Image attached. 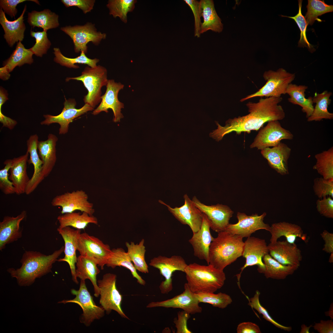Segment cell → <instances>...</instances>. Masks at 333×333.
I'll use <instances>...</instances> for the list:
<instances>
[{"label": "cell", "instance_id": "cell-1", "mask_svg": "<svg viewBox=\"0 0 333 333\" xmlns=\"http://www.w3.org/2000/svg\"><path fill=\"white\" fill-rule=\"evenodd\" d=\"M282 100L281 97H261L257 102H249L246 104L248 114L229 119L224 126L215 121L217 128L210 133L209 136L219 142L232 132H235L238 135L242 132L250 133L252 130H259L266 122L282 120L285 117L284 109L279 105Z\"/></svg>", "mask_w": 333, "mask_h": 333}, {"label": "cell", "instance_id": "cell-2", "mask_svg": "<svg viewBox=\"0 0 333 333\" xmlns=\"http://www.w3.org/2000/svg\"><path fill=\"white\" fill-rule=\"evenodd\" d=\"M64 247L55 251L49 255L39 252L26 251L20 260L21 266L15 269L10 268L7 271L11 277L15 278L20 286H28L35 279L51 272L52 265L64 251Z\"/></svg>", "mask_w": 333, "mask_h": 333}, {"label": "cell", "instance_id": "cell-3", "mask_svg": "<svg viewBox=\"0 0 333 333\" xmlns=\"http://www.w3.org/2000/svg\"><path fill=\"white\" fill-rule=\"evenodd\" d=\"M209 249V264L221 270L242 256L243 238L225 231L218 232Z\"/></svg>", "mask_w": 333, "mask_h": 333}, {"label": "cell", "instance_id": "cell-4", "mask_svg": "<svg viewBox=\"0 0 333 333\" xmlns=\"http://www.w3.org/2000/svg\"><path fill=\"white\" fill-rule=\"evenodd\" d=\"M186 283L195 293H214L224 285L226 279L223 270L209 264L207 265L196 263L188 265L185 269Z\"/></svg>", "mask_w": 333, "mask_h": 333}, {"label": "cell", "instance_id": "cell-5", "mask_svg": "<svg viewBox=\"0 0 333 333\" xmlns=\"http://www.w3.org/2000/svg\"><path fill=\"white\" fill-rule=\"evenodd\" d=\"M74 80L81 81L88 92L84 97V101L94 108L101 101L102 87L106 86L108 80L107 70L100 65L94 67H86L81 76L75 77H68L66 81Z\"/></svg>", "mask_w": 333, "mask_h": 333}, {"label": "cell", "instance_id": "cell-6", "mask_svg": "<svg viewBox=\"0 0 333 333\" xmlns=\"http://www.w3.org/2000/svg\"><path fill=\"white\" fill-rule=\"evenodd\" d=\"M263 77L266 81L265 84L257 92L241 99L240 102L257 97H281L282 95L286 94L287 88L295 79V75L281 68L276 71H265Z\"/></svg>", "mask_w": 333, "mask_h": 333}, {"label": "cell", "instance_id": "cell-7", "mask_svg": "<svg viewBox=\"0 0 333 333\" xmlns=\"http://www.w3.org/2000/svg\"><path fill=\"white\" fill-rule=\"evenodd\" d=\"M116 274L107 273L97 281L100 290V304L107 314L112 310L122 318L129 319L121 306L122 296L117 288Z\"/></svg>", "mask_w": 333, "mask_h": 333}, {"label": "cell", "instance_id": "cell-8", "mask_svg": "<svg viewBox=\"0 0 333 333\" xmlns=\"http://www.w3.org/2000/svg\"><path fill=\"white\" fill-rule=\"evenodd\" d=\"M71 293L75 296L74 299L64 300L58 303H73L80 306L83 311L80 317V322L88 327L95 320L100 319L104 316L105 310L101 306H98L95 303L93 298L88 290L85 280H81L79 289H72Z\"/></svg>", "mask_w": 333, "mask_h": 333}, {"label": "cell", "instance_id": "cell-9", "mask_svg": "<svg viewBox=\"0 0 333 333\" xmlns=\"http://www.w3.org/2000/svg\"><path fill=\"white\" fill-rule=\"evenodd\" d=\"M60 30L72 39L76 53L82 51L87 53L88 48L87 45L88 43L91 42L97 46L106 37L105 33L97 31L95 24L90 22L83 25L66 26L61 27Z\"/></svg>", "mask_w": 333, "mask_h": 333}, {"label": "cell", "instance_id": "cell-10", "mask_svg": "<svg viewBox=\"0 0 333 333\" xmlns=\"http://www.w3.org/2000/svg\"><path fill=\"white\" fill-rule=\"evenodd\" d=\"M77 250L80 255L91 259L103 269L111 255L109 246L98 238L86 232L80 233L78 239Z\"/></svg>", "mask_w": 333, "mask_h": 333}, {"label": "cell", "instance_id": "cell-11", "mask_svg": "<svg viewBox=\"0 0 333 333\" xmlns=\"http://www.w3.org/2000/svg\"><path fill=\"white\" fill-rule=\"evenodd\" d=\"M149 265L158 269L160 274L165 278L159 286L161 293L163 294L168 293L173 289V273L176 271L184 272L188 265L184 258L179 255L170 257L160 255L151 259Z\"/></svg>", "mask_w": 333, "mask_h": 333}, {"label": "cell", "instance_id": "cell-12", "mask_svg": "<svg viewBox=\"0 0 333 333\" xmlns=\"http://www.w3.org/2000/svg\"><path fill=\"white\" fill-rule=\"evenodd\" d=\"M293 138L292 133L282 127L279 121H270L260 130L250 147L261 150L276 146L283 140H291Z\"/></svg>", "mask_w": 333, "mask_h": 333}, {"label": "cell", "instance_id": "cell-13", "mask_svg": "<svg viewBox=\"0 0 333 333\" xmlns=\"http://www.w3.org/2000/svg\"><path fill=\"white\" fill-rule=\"evenodd\" d=\"M88 198L84 191L77 190L56 195L52 199L51 203L53 206L61 208V214L79 210L93 215L95 209L93 204L88 201Z\"/></svg>", "mask_w": 333, "mask_h": 333}, {"label": "cell", "instance_id": "cell-14", "mask_svg": "<svg viewBox=\"0 0 333 333\" xmlns=\"http://www.w3.org/2000/svg\"><path fill=\"white\" fill-rule=\"evenodd\" d=\"M192 200L206 216L212 229L217 232L225 230L233 213L229 207L220 204L206 205L201 203L195 196H193Z\"/></svg>", "mask_w": 333, "mask_h": 333}, {"label": "cell", "instance_id": "cell-15", "mask_svg": "<svg viewBox=\"0 0 333 333\" xmlns=\"http://www.w3.org/2000/svg\"><path fill=\"white\" fill-rule=\"evenodd\" d=\"M269 253L268 246L265 239L253 236L247 237L244 242L242 256L245 258V263L240 268V273L236 275L238 283L242 272L248 266L257 265L259 272L264 273L265 266L262 259Z\"/></svg>", "mask_w": 333, "mask_h": 333}, {"label": "cell", "instance_id": "cell-16", "mask_svg": "<svg viewBox=\"0 0 333 333\" xmlns=\"http://www.w3.org/2000/svg\"><path fill=\"white\" fill-rule=\"evenodd\" d=\"M64 104V108L59 114L56 116L49 114L43 115L45 119L41 122L40 124L49 125L53 123H58L60 126L59 134H65L68 131L69 124L74 119L88 111L94 110L93 108L87 104H85L80 109L76 108V102L73 99L67 100L65 98Z\"/></svg>", "mask_w": 333, "mask_h": 333}, {"label": "cell", "instance_id": "cell-17", "mask_svg": "<svg viewBox=\"0 0 333 333\" xmlns=\"http://www.w3.org/2000/svg\"><path fill=\"white\" fill-rule=\"evenodd\" d=\"M184 204L182 206L172 208L160 200L159 203L166 206L170 212L182 224L187 225L193 233L200 229L203 222L204 214L194 204L188 195L183 196Z\"/></svg>", "mask_w": 333, "mask_h": 333}, {"label": "cell", "instance_id": "cell-18", "mask_svg": "<svg viewBox=\"0 0 333 333\" xmlns=\"http://www.w3.org/2000/svg\"><path fill=\"white\" fill-rule=\"evenodd\" d=\"M184 289L182 293L171 298L161 301L150 302L146 307L179 308L190 314L201 313L202 308L199 306V303L195 293L191 290L187 283L184 285Z\"/></svg>", "mask_w": 333, "mask_h": 333}, {"label": "cell", "instance_id": "cell-19", "mask_svg": "<svg viewBox=\"0 0 333 333\" xmlns=\"http://www.w3.org/2000/svg\"><path fill=\"white\" fill-rule=\"evenodd\" d=\"M266 215L265 212L260 216L257 214L248 216L244 213L238 212V222L234 224H229L225 231L240 236L243 238L250 236L253 233L260 229L269 232L270 226L263 221Z\"/></svg>", "mask_w": 333, "mask_h": 333}, {"label": "cell", "instance_id": "cell-20", "mask_svg": "<svg viewBox=\"0 0 333 333\" xmlns=\"http://www.w3.org/2000/svg\"><path fill=\"white\" fill-rule=\"evenodd\" d=\"M106 86V92L101 96L100 104L92 114L95 115L102 111L107 113L108 110L111 109L113 113V121L115 122H119L123 117L121 111L124 107V105L118 100V94L119 91L123 89L124 85L120 83L115 82L113 80H109Z\"/></svg>", "mask_w": 333, "mask_h": 333}, {"label": "cell", "instance_id": "cell-21", "mask_svg": "<svg viewBox=\"0 0 333 333\" xmlns=\"http://www.w3.org/2000/svg\"><path fill=\"white\" fill-rule=\"evenodd\" d=\"M270 255L278 261L285 265H289L298 269L302 260L301 252L295 243L291 244L286 240L270 243L268 245Z\"/></svg>", "mask_w": 333, "mask_h": 333}, {"label": "cell", "instance_id": "cell-22", "mask_svg": "<svg viewBox=\"0 0 333 333\" xmlns=\"http://www.w3.org/2000/svg\"><path fill=\"white\" fill-rule=\"evenodd\" d=\"M57 231L61 235L64 242V258L58 259L59 262L65 261L68 264L71 271L72 280L76 283H78L76 276L75 265L77 257L76 256L78 237L81 230L74 229L69 226L62 228H58Z\"/></svg>", "mask_w": 333, "mask_h": 333}, {"label": "cell", "instance_id": "cell-23", "mask_svg": "<svg viewBox=\"0 0 333 333\" xmlns=\"http://www.w3.org/2000/svg\"><path fill=\"white\" fill-rule=\"evenodd\" d=\"M291 150L287 145L281 142L272 148L267 147L261 150V154L271 168L283 175L289 174L288 160Z\"/></svg>", "mask_w": 333, "mask_h": 333}, {"label": "cell", "instance_id": "cell-24", "mask_svg": "<svg viewBox=\"0 0 333 333\" xmlns=\"http://www.w3.org/2000/svg\"><path fill=\"white\" fill-rule=\"evenodd\" d=\"M38 139L37 135L35 134L31 135L27 142V152L30 154L28 162L33 165L34 170L26 188L25 193L27 195L34 191L45 178L42 173L43 162L37 152Z\"/></svg>", "mask_w": 333, "mask_h": 333}, {"label": "cell", "instance_id": "cell-25", "mask_svg": "<svg viewBox=\"0 0 333 333\" xmlns=\"http://www.w3.org/2000/svg\"><path fill=\"white\" fill-rule=\"evenodd\" d=\"M210 228L208 220L204 214L200 229L197 232L193 233L192 237L189 240L193 247L194 255L200 260H205L208 265L209 264L210 245L214 238L211 233Z\"/></svg>", "mask_w": 333, "mask_h": 333}, {"label": "cell", "instance_id": "cell-26", "mask_svg": "<svg viewBox=\"0 0 333 333\" xmlns=\"http://www.w3.org/2000/svg\"><path fill=\"white\" fill-rule=\"evenodd\" d=\"M26 211H23L15 217L6 216L0 222V250L6 245L17 241L22 236L20 223L27 216Z\"/></svg>", "mask_w": 333, "mask_h": 333}, {"label": "cell", "instance_id": "cell-27", "mask_svg": "<svg viewBox=\"0 0 333 333\" xmlns=\"http://www.w3.org/2000/svg\"><path fill=\"white\" fill-rule=\"evenodd\" d=\"M26 10L27 5H25L20 16L14 21H10L8 20L5 12L0 8V23L4 31V38L10 47L16 43L22 41L24 38L26 27L23 18Z\"/></svg>", "mask_w": 333, "mask_h": 333}, {"label": "cell", "instance_id": "cell-28", "mask_svg": "<svg viewBox=\"0 0 333 333\" xmlns=\"http://www.w3.org/2000/svg\"><path fill=\"white\" fill-rule=\"evenodd\" d=\"M29 154L27 152L25 154L12 159L9 179L13 184L15 194L18 195L25 193L30 180L27 173Z\"/></svg>", "mask_w": 333, "mask_h": 333}, {"label": "cell", "instance_id": "cell-29", "mask_svg": "<svg viewBox=\"0 0 333 333\" xmlns=\"http://www.w3.org/2000/svg\"><path fill=\"white\" fill-rule=\"evenodd\" d=\"M271 234L270 243L276 242L278 238L284 236L286 240L291 244H295L297 238L304 242L307 240V234L304 233L301 227L297 224L286 222L274 223L272 224L269 232Z\"/></svg>", "mask_w": 333, "mask_h": 333}, {"label": "cell", "instance_id": "cell-30", "mask_svg": "<svg viewBox=\"0 0 333 333\" xmlns=\"http://www.w3.org/2000/svg\"><path fill=\"white\" fill-rule=\"evenodd\" d=\"M58 140L56 135L49 134L46 140L38 142L37 148L43 162L42 173L45 178L51 173L56 163V146Z\"/></svg>", "mask_w": 333, "mask_h": 333}, {"label": "cell", "instance_id": "cell-31", "mask_svg": "<svg viewBox=\"0 0 333 333\" xmlns=\"http://www.w3.org/2000/svg\"><path fill=\"white\" fill-rule=\"evenodd\" d=\"M76 265V273L77 278L80 280L89 279L93 286L94 295L96 297H98L100 295V290L97 285V276L100 271L97 267V264L91 259L80 255L77 257Z\"/></svg>", "mask_w": 333, "mask_h": 333}, {"label": "cell", "instance_id": "cell-32", "mask_svg": "<svg viewBox=\"0 0 333 333\" xmlns=\"http://www.w3.org/2000/svg\"><path fill=\"white\" fill-rule=\"evenodd\" d=\"M200 1L203 18L201 28V34L209 30L216 32H222L223 25L216 13L213 0H200Z\"/></svg>", "mask_w": 333, "mask_h": 333}, {"label": "cell", "instance_id": "cell-33", "mask_svg": "<svg viewBox=\"0 0 333 333\" xmlns=\"http://www.w3.org/2000/svg\"><path fill=\"white\" fill-rule=\"evenodd\" d=\"M307 88L308 87L305 85H297L291 83L289 85L286 91V94L290 96L288 99L289 102L300 106L307 118L311 115L314 108L312 97L307 98L305 97V92Z\"/></svg>", "mask_w": 333, "mask_h": 333}, {"label": "cell", "instance_id": "cell-34", "mask_svg": "<svg viewBox=\"0 0 333 333\" xmlns=\"http://www.w3.org/2000/svg\"><path fill=\"white\" fill-rule=\"evenodd\" d=\"M111 250V255L107 260L106 266L112 268H114L117 266H122L126 268L131 272L133 277L137 279L138 283L145 286L146 281L137 273L127 252L121 248Z\"/></svg>", "mask_w": 333, "mask_h": 333}, {"label": "cell", "instance_id": "cell-35", "mask_svg": "<svg viewBox=\"0 0 333 333\" xmlns=\"http://www.w3.org/2000/svg\"><path fill=\"white\" fill-rule=\"evenodd\" d=\"M27 22L33 28L40 27L46 31L56 28L60 25L58 15L49 9H44L40 11L33 10L29 12Z\"/></svg>", "mask_w": 333, "mask_h": 333}, {"label": "cell", "instance_id": "cell-36", "mask_svg": "<svg viewBox=\"0 0 333 333\" xmlns=\"http://www.w3.org/2000/svg\"><path fill=\"white\" fill-rule=\"evenodd\" d=\"M332 92L325 90L321 93L315 92L313 98V103L315 104L311 115L307 118V121H320L323 119L332 120L333 113L328 110V105L331 103L330 97Z\"/></svg>", "mask_w": 333, "mask_h": 333}, {"label": "cell", "instance_id": "cell-37", "mask_svg": "<svg viewBox=\"0 0 333 333\" xmlns=\"http://www.w3.org/2000/svg\"><path fill=\"white\" fill-rule=\"evenodd\" d=\"M57 219L60 224L58 228H60L69 226L76 229H84L89 224L96 225L98 224L96 217L84 212L82 214L74 212L61 214L58 216Z\"/></svg>", "mask_w": 333, "mask_h": 333}, {"label": "cell", "instance_id": "cell-38", "mask_svg": "<svg viewBox=\"0 0 333 333\" xmlns=\"http://www.w3.org/2000/svg\"><path fill=\"white\" fill-rule=\"evenodd\" d=\"M263 260L265 266L263 273L267 278L284 279L288 276L293 274L298 269L290 265L282 264L269 253L264 256Z\"/></svg>", "mask_w": 333, "mask_h": 333}, {"label": "cell", "instance_id": "cell-39", "mask_svg": "<svg viewBox=\"0 0 333 333\" xmlns=\"http://www.w3.org/2000/svg\"><path fill=\"white\" fill-rule=\"evenodd\" d=\"M33 54L30 49L26 48L21 42L19 41L10 57L3 62V67L10 73L17 66L20 67L26 64H31L34 61Z\"/></svg>", "mask_w": 333, "mask_h": 333}, {"label": "cell", "instance_id": "cell-40", "mask_svg": "<svg viewBox=\"0 0 333 333\" xmlns=\"http://www.w3.org/2000/svg\"><path fill=\"white\" fill-rule=\"evenodd\" d=\"M144 240L142 239L138 244H135L133 242L130 243L125 242L127 253L136 269L142 273H149L148 266L145 259L146 252L144 245Z\"/></svg>", "mask_w": 333, "mask_h": 333}, {"label": "cell", "instance_id": "cell-41", "mask_svg": "<svg viewBox=\"0 0 333 333\" xmlns=\"http://www.w3.org/2000/svg\"><path fill=\"white\" fill-rule=\"evenodd\" d=\"M313 169L326 179H333V147L315 155Z\"/></svg>", "mask_w": 333, "mask_h": 333}, {"label": "cell", "instance_id": "cell-42", "mask_svg": "<svg viewBox=\"0 0 333 333\" xmlns=\"http://www.w3.org/2000/svg\"><path fill=\"white\" fill-rule=\"evenodd\" d=\"M53 50L55 56L54 61L62 66L70 68H79L78 66L75 64H87L90 67H94L97 66V64L99 61L97 58L91 59L88 57L83 51H81L80 55L76 57L69 58L64 56L59 48L54 47Z\"/></svg>", "mask_w": 333, "mask_h": 333}, {"label": "cell", "instance_id": "cell-43", "mask_svg": "<svg viewBox=\"0 0 333 333\" xmlns=\"http://www.w3.org/2000/svg\"><path fill=\"white\" fill-rule=\"evenodd\" d=\"M308 2L307 11L304 17L307 26L312 25L316 20L322 21L318 16L333 11V6L327 4L324 0H308Z\"/></svg>", "mask_w": 333, "mask_h": 333}, {"label": "cell", "instance_id": "cell-44", "mask_svg": "<svg viewBox=\"0 0 333 333\" xmlns=\"http://www.w3.org/2000/svg\"><path fill=\"white\" fill-rule=\"evenodd\" d=\"M135 0H109L106 5L109 14L114 18L118 17L125 23L127 22V14L135 8Z\"/></svg>", "mask_w": 333, "mask_h": 333}, {"label": "cell", "instance_id": "cell-45", "mask_svg": "<svg viewBox=\"0 0 333 333\" xmlns=\"http://www.w3.org/2000/svg\"><path fill=\"white\" fill-rule=\"evenodd\" d=\"M195 295L199 303H209L214 307L220 309L226 308L232 302L230 295L222 292L217 294L212 292H199L195 293Z\"/></svg>", "mask_w": 333, "mask_h": 333}, {"label": "cell", "instance_id": "cell-46", "mask_svg": "<svg viewBox=\"0 0 333 333\" xmlns=\"http://www.w3.org/2000/svg\"><path fill=\"white\" fill-rule=\"evenodd\" d=\"M47 31L34 32L31 31V36L35 38V43L30 49L34 54L37 56L42 57L43 55L46 54L50 48L51 43L47 37Z\"/></svg>", "mask_w": 333, "mask_h": 333}, {"label": "cell", "instance_id": "cell-47", "mask_svg": "<svg viewBox=\"0 0 333 333\" xmlns=\"http://www.w3.org/2000/svg\"><path fill=\"white\" fill-rule=\"evenodd\" d=\"M302 0H298L299 9L298 13L295 16L290 17L282 15V17L289 18L294 19L297 23L300 31V37L298 42V47H306L311 52L314 50L313 46L308 42L306 35V27L307 26L304 16L302 13Z\"/></svg>", "mask_w": 333, "mask_h": 333}, {"label": "cell", "instance_id": "cell-48", "mask_svg": "<svg viewBox=\"0 0 333 333\" xmlns=\"http://www.w3.org/2000/svg\"><path fill=\"white\" fill-rule=\"evenodd\" d=\"M260 293L257 290L254 296L249 299V305L253 309L257 310L263 317L278 328L284 331H290L292 330L291 327H286L282 325L275 321L270 316L267 310L261 304L259 300Z\"/></svg>", "mask_w": 333, "mask_h": 333}, {"label": "cell", "instance_id": "cell-49", "mask_svg": "<svg viewBox=\"0 0 333 333\" xmlns=\"http://www.w3.org/2000/svg\"><path fill=\"white\" fill-rule=\"evenodd\" d=\"M12 159H8L4 162L5 165L0 170V189L5 195L15 193V189L12 182L9 179L8 172L12 166Z\"/></svg>", "mask_w": 333, "mask_h": 333}, {"label": "cell", "instance_id": "cell-50", "mask_svg": "<svg viewBox=\"0 0 333 333\" xmlns=\"http://www.w3.org/2000/svg\"><path fill=\"white\" fill-rule=\"evenodd\" d=\"M313 190L319 199L329 195L333 198V179L317 178L314 180Z\"/></svg>", "mask_w": 333, "mask_h": 333}, {"label": "cell", "instance_id": "cell-51", "mask_svg": "<svg viewBox=\"0 0 333 333\" xmlns=\"http://www.w3.org/2000/svg\"><path fill=\"white\" fill-rule=\"evenodd\" d=\"M191 9L194 18V35L199 38L201 34V28L202 23V9L200 1L196 0H184Z\"/></svg>", "mask_w": 333, "mask_h": 333}, {"label": "cell", "instance_id": "cell-52", "mask_svg": "<svg viewBox=\"0 0 333 333\" xmlns=\"http://www.w3.org/2000/svg\"><path fill=\"white\" fill-rule=\"evenodd\" d=\"M329 196L325 197L316 201L317 211L322 216L326 217L333 218V199Z\"/></svg>", "mask_w": 333, "mask_h": 333}, {"label": "cell", "instance_id": "cell-53", "mask_svg": "<svg viewBox=\"0 0 333 333\" xmlns=\"http://www.w3.org/2000/svg\"><path fill=\"white\" fill-rule=\"evenodd\" d=\"M26 1H32L40 5L39 1L37 0H1L0 8L5 13L12 18L14 17L17 14L18 11L16 7L17 5Z\"/></svg>", "mask_w": 333, "mask_h": 333}, {"label": "cell", "instance_id": "cell-54", "mask_svg": "<svg viewBox=\"0 0 333 333\" xmlns=\"http://www.w3.org/2000/svg\"><path fill=\"white\" fill-rule=\"evenodd\" d=\"M66 7L76 6L81 10L84 14L90 12L93 8L95 0H61Z\"/></svg>", "mask_w": 333, "mask_h": 333}, {"label": "cell", "instance_id": "cell-55", "mask_svg": "<svg viewBox=\"0 0 333 333\" xmlns=\"http://www.w3.org/2000/svg\"><path fill=\"white\" fill-rule=\"evenodd\" d=\"M190 317V314L184 310L178 312L177 318H175L173 321L176 333H192L187 326V322Z\"/></svg>", "mask_w": 333, "mask_h": 333}, {"label": "cell", "instance_id": "cell-56", "mask_svg": "<svg viewBox=\"0 0 333 333\" xmlns=\"http://www.w3.org/2000/svg\"><path fill=\"white\" fill-rule=\"evenodd\" d=\"M237 333H261L259 326L251 322H244L239 324L236 329Z\"/></svg>", "mask_w": 333, "mask_h": 333}, {"label": "cell", "instance_id": "cell-57", "mask_svg": "<svg viewBox=\"0 0 333 333\" xmlns=\"http://www.w3.org/2000/svg\"><path fill=\"white\" fill-rule=\"evenodd\" d=\"M320 235L325 243L322 250L327 253L333 254V233L324 230Z\"/></svg>", "mask_w": 333, "mask_h": 333}, {"label": "cell", "instance_id": "cell-58", "mask_svg": "<svg viewBox=\"0 0 333 333\" xmlns=\"http://www.w3.org/2000/svg\"><path fill=\"white\" fill-rule=\"evenodd\" d=\"M314 329L319 333H333V321L332 319L321 320L312 326Z\"/></svg>", "mask_w": 333, "mask_h": 333}, {"label": "cell", "instance_id": "cell-59", "mask_svg": "<svg viewBox=\"0 0 333 333\" xmlns=\"http://www.w3.org/2000/svg\"><path fill=\"white\" fill-rule=\"evenodd\" d=\"M0 75L1 79L3 80H8L10 76L9 73L6 71L4 67L0 68Z\"/></svg>", "mask_w": 333, "mask_h": 333}, {"label": "cell", "instance_id": "cell-60", "mask_svg": "<svg viewBox=\"0 0 333 333\" xmlns=\"http://www.w3.org/2000/svg\"><path fill=\"white\" fill-rule=\"evenodd\" d=\"M312 327V325H310L309 327H307L306 325L303 324L301 326V330L300 332V333H309L310 329L311 327Z\"/></svg>", "mask_w": 333, "mask_h": 333}, {"label": "cell", "instance_id": "cell-61", "mask_svg": "<svg viewBox=\"0 0 333 333\" xmlns=\"http://www.w3.org/2000/svg\"><path fill=\"white\" fill-rule=\"evenodd\" d=\"M326 316H329L331 319H333V305L332 303L330 306L328 311L325 312Z\"/></svg>", "mask_w": 333, "mask_h": 333}, {"label": "cell", "instance_id": "cell-62", "mask_svg": "<svg viewBox=\"0 0 333 333\" xmlns=\"http://www.w3.org/2000/svg\"><path fill=\"white\" fill-rule=\"evenodd\" d=\"M329 262L330 263H333V254H331L329 259Z\"/></svg>", "mask_w": 333, "mask_h": 333}]
</instances>
